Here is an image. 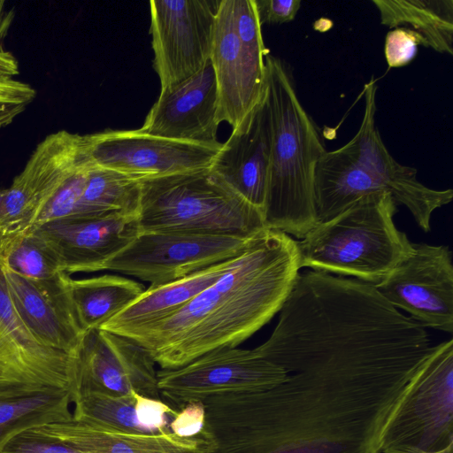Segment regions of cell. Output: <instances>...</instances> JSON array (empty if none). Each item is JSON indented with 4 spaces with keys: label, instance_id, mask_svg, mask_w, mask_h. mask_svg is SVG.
<instances>
[{
    "label": "cell",
    "instance_id": "cell-29",
    "mask_svg": "<svg viewBox=\"0 0 453 453\" xmlns=\"http://www.w3.org/2000/svg\"><path fill=\"white\" fill-rule=\"evenodd\" d=\"M0 453H85L64 441L35 429L22 432L9 440Z\"/></svg>",
    "mask_w": 453,
    "mask_h": 453
},
{
    "label": "cell",
    "instance_id": "cell-24",
    "mask_svg": "<svg viewBox=\"0 0 453 453\" xmlns=\"http://www.w3.org/2000/svg\"><path fill=\"white\" fill-rule=\"evenodd\" d=\"M381 23L415 32L422 45L453 53V0H373Z\"/></svg>",
    "mask_w": 453,
    "mask_h": 453
},
{
    "label": "cell",
    "instance_id": "cell-17",
    "mask_svg": "<svg viewBox=\"0 0 453 453\" xmlns=\"http://www.w3.org/2000/svg\"><path fill=\"white\" fill-rule=\"evenodd\" d=\"M0 376L77 393V357L40 342L17 313L0 262Z\"/></svg>",
    "mask_w": 453,
    "mask_h": 453
},
{
    "label": "cell",
    "instance_id": "cell-32",
    "mask_svg": "<svg viewBox=\"0 0 453 453\" xmlns=\"http://www.w3.org/2000/svg\"><path fill=\"white\" fill-rule=\"evenodd\" d=\"M205 424V408L202 401L185 404L172 418L169 428L179 437L191 438L203 432Z\"/></svg>",
    "mask_w": 453,
    "mask_h": 453
},
{
    "label": "cell",
    "instance_id": "cell-7",
    "mask_svg": "<svg viewBox=\"0 0 453 453\" xmlns=\"http://www.w3.org/2000/svg\"><path fill=\"white\" fill-rule=\"evenodd\" d=\"M380 453H453V340L435 346L387 423Z\"/></svg>",
    "mask_w": 453,
    "mask_h": 453
},
{
    "label": "cell",
    "instance_id": "cell-3",
    "mask_svg": "<svg viewBox=\"0 0 453 453\" xmlns=\"http://www.w3.org/2000/svg\"><path fill=\"white\" fill-rule=\"evenodd\" d=\"M265 92L273 137L263 208L265 225L302 239L318 224L314 173L326 150L315 123L299 101L288 66L269 54L265 57Z\"/></svg>",
    "mask_w": 453,
    "mask_h": 453
},
{
    "label": "cell",
    "instance_id": "cell-5",
    "mask_svg": "<svg viewBox=\"0 0 453 453\" xmlns=\"http://www.w3.org/2000/svg\"><path fill=\"white\" fill-rule=\"evenodd\" d=\"M140 232L250 239L265 229L263 211L211 168L140 179Z\"/></svg>",
    "mask_w": 453,
    "mask_h": 453
},
{
    "label": "cell",
    "instance_id": "cell-9",
    "mask_svg": "<svg viewBox=\"0 0 453 453\" xmlns=\"http://www.w3.org/2000/svg\"><path fill=\"white\" fill-rule=\"evenodd\" d=\"M221 0H151L153 68L161 89L199 72L210 60Z\"/></svg>",
    "mask_w": 453,
    "mask_h": 453
},
{
    "label": "cell",
    "instance_id": "cell-19",
    "mask_svg": "<svg viewBox=\"0 0 453 453\" xmlns=\"http://www.w3.org/2000/svg\"><path fill=\"white\" fill-rule=\"evenodd\" d=\"M4 270L14 308L35 338L50 348L76 356L84 332L70 300V275L65 273L54 280L37 282L5 267Z\"/></svg>",
    "mask_w": 453,
    "mask_h": 453
},
{
    "label": "cell",
    "instance_id": "cell-36",
    "mask_svg": "<svg viewBox=\"0 0 453 453\" xmlns=\"http://www.w3.org/2000/svg\"><path fill=\"white\" fill-rule=\"evenodd\" d=\"M27 106L25 104H0V129L12 123Z\"/></svg>",
    "mask_w": 453,
    "mask_h": 453
},
{
    "label": "cell",
    "instance_id": "cell-23",
    "mask_svg": "<svg viewBox=\"0 0 453 453\" xmlns=\"http://www.w3.org/2000/svg\"><path fill=\"white\" fill-rule=\"evenodd\" d=\"M144 290L138 281L119 275L68 280L70 300L84 333L100 328L133 303Z\"/></svg>",
    "mask_w": 453,
    "mask_h": 453
},
{
    "label": "cell",
    "instance_id": "cell-4",
    "mask_svg": "<svg viewBox=\"0 0 453 453\" xmlns=\"http://www.w3.org/2000/svg\"><path fill=\"white\" fill-rule=\"evenodd\" d=\"M397 204L388 192L365 195L296 241L299 267L353 277L373 286L414 250L395 226Z\"/></svg>",
    "mask_w": 453,
    "mask_h": 453
},
{
    "label": "cell",
    "instance_id": "cell-20",
    "mask_svg": "<svg viewBox=\"0 0 453 453\" xmlns=\"http://www.w3.org/2000/svg\"><path fill=\"white\" fill-rule=\"evenodd\" d=\"M85 453H212L213 447L200 433L191 438L173 433H120L71 420L33 428Z\"/></svg>",
    "mask_w": 453,
    "mask_h": 453
},
{
    "label": "cell",
    "instance_id": "cell-27",
    "mask_svg": "<svg viewBox=\"0 0 453 453\" xmlns=\"http://www.w3.org/2000/svg\"><path fill=\"white\" fill-rule=\"evenodd\" d=\"M0 262L14 273L37 282L51 281L65 273L55 252L34 232L0 241Z\"/></svg>",
    "mask_w": 453,
    "mask_h": 453
},
{
    "label": "cell",
    "instance_id": "cell-37",
    "mask_svg": "<svg viewBox=\"0 0 453 453\" xmlns=\"http://www.w3.org/2000/svg\"><path fill=\"white\" fill-rule=\"evenodd\" d=\"M13 19V11L6 7L5 1L0 0V50H4L3 42L8 34Z\"/></svg>",
    "mask_w": 453,
    "mask_h": 453
},
{
    "label": "cell",
    "instance_id": "cell-11",
    "mask_svg": "<svg viewBox=\"0 0 453 453\" xmlns=\"http://www.w3.org/2000/svg\"><path fill=\"white\" fill-rule=\"evenodd\" d=\"M374 287L422 326L453 333V265L447 245L414 243L412 253Z\"/></svg>",
    "mask_w": 453,
    "mask_h": 453
},
{
    "label": "cell",
    "instance_id": "cell-22",
    "mask_svg": "<svg viewBox=\"0 0 453 453\" xmlns=\"http://www.w3.org/2000/svg\"><path fill=\"white\" fill-rule=\"evenodd\" d=\"M239 255L179 280L150 286L133 303L100 328L126 335L168 318L228 272Z\"/></svg>",
    "mask_w": 453,
    "mask_h": 453
},
{
    "label": "cell",
    "instance_id": "cell-12",
    "mask_svg": "<svg viewBox=\"0 0 453 453\" xmlns=\"http://www.w3.org/2000/svg\"><path fill=\"white\" fill-rule=\"evenodd\" d=\"M91 161L135 179L211 168L222 143L204 144L150 135L136 130L86 134Z\"/></svg>",
    "mask_w": 453,
    "mask_h": 453
},
{
    "label": "cell",
    "instance_id": "cell-21",
    "mask_svg": "<svg viewBox=\"0 0 453 453\" xmlns=\"http://www.w3.org/2000/svg\"><path fill=\"white\" fill-rule=\"evenodd\" d=\"M74 394L65 388L0 377V449L15 435L73 420Z\"/></svg>",
    "mask_w": 453,
    "mask_h": 453
},
{
    "label": "cell",
    "instance_id": "cell-31",
    "mask_svg": "<svg viewBox=\"0 0 453 453\" xmlns=\"http://www.w3.org/2000/svg\"><path fill=\"white\" fill-rule=\"evenodd\" d=\"M422 45L420 37L413 31L396 27L387 34L385 57L390 67H400L410 63Z\"/></svg>",
    "mask_w": 453,
    "mask_h": 453
},
{
    "label": "cell",
    "instance_id": "cell-30",
    "mask_svg": "<svg viewBox=\"0 0 453 453\" xmlns=\"http://www.w3.org/2000/svg\"><path fill=\"white\" fill-rule=\"evenodd\" d=\"M132 394L139 423L154 434L170 433L169 424L178 411L157 398L148 397L135 391H132Z\"/></svg>",
    "mask_w": 453,
    "mask_h": 453
},
{
    "label": "cell",
    "instance_id": "cell-8",
    "mask_svg": "<svg viewBox=\"0 0 453 453\" xmlns=\"http://www.w3.org/2000/svg\"><path fill=\"white\" fill-rule=\"evenodd\" d=\"M251 239V238H250ZM250 239L178 232H140L104 270L163 285L231 259Z\"/></svg>",
    "mask_w": 453,
    "mask_h": 453
},
{
    "label": "cell",
    "instance_id": "cell-10",
    "mask_svg": "<svg viewBox=\"0 0 453 453\" xmlns=\"http://www.w3.org/2000/svg\"><path fill=\"white\" fill-rule=\"evenodd\" d=\"M286 379L285 371L254 349L226 347L209 351L187 365L157 372L159 392L182 408L224 394L269 389Z\"/></svg>",
    "mask_w": 453,
    "mask_h": 453
},
{
    "label": "cell",
    "instance_id": "cell-28",
    "mask_svg": "<svg viewBox=\"0 0 453 453\" xmlns=\"http://www.w3.org/2000/svg\"><path fill=\"white\" fill-rule=\"evenodd\" d=\"M90 165L91 159L87 146L83 157L40 211L31 230L73 215L84 191Z\"/></svg>",
    "mask_w": 453,
    "mask_h": 453
},
{
    "label": "cell",
    "instance_id": "cell-33",
    "mask_svg": "<svg viewBox=\"0 0 453 453\" xmlns=\"http://www.w3.org/2000/svg\"><path fill=\"white\" fill-rule=\"evenodd\" d=\"M261 26L291 21L300 9V0H255Z\"/></svg>",
    "mask_w": 453,
    "mask_h": 453
},
{
    "label": "cell",
    "instance_id": "cell-1",
    "mask_svg": "<svg viewBox=\"0 0 453 453\" xmlns=\"http://www.w3.org/2000/svg\"><path fill=\"white\" fill-rule=\"evenodd\" d=\"M254 349L286 379L201 400L212 453H380L382 432L426 359L342 340L269 337Z\"/></svg>",
    "mask_w": 453,
    "mask_h": 453
},
{
    "label": "cell",
    "instance_id": "cell-26",
    "mask_svg": "<svg viewBox=\"0 0 453 453\" xmlns=\"http://www.w3.org/2000/svg\"><path fill=\"white\" fill-rule=\"evenodd\" d=\"M134 397L82 391L75 395L73 419L88 426L120 433L152 434L137 420Z\"/></svg>",
    "mask_w": 453,
    "mask_h": 453
},
{
    "label": "cell",
    "instance_id": "cell-34",
    "mask_svg": "<svg viewBox=\"0 0 453 453\" xmlns=\"http://www.w3.org/2000/svg\"><path fill=\"white\" fill-rule=\"evenodd\" d=\"M35 96V89L28 83L16 79L0 81V104L27 105Z\"/></svg>",
    "mask_w": 453,
    "mask_h": 453
},
{
    "label": "cell",
    "instance_id": "cell-2",
    "mask_svg": "<svg viewBox=\"0 0 453 453\" xmlns=\"http://www.w3.org/2000/svg\"><path fill=\"white\" fill-rule=\"evenodd\" d=\"M296 241L265 228L235 265L168 318L126 335L161 369H175L213 349L237 347L279 312L299 274Z\"/></svg>",
    "mask_w": 453,
    "mask_h": 453
},
{
    "label": "cell",
    "instance_id": "cell-14",
    "mask_svg": "<svg viewBox=\"0 0 453 453\" xmlns=\"http://www.w3.org/2000/svg\"><path fill=\"white\" fill-rule=\"evenodd\" d=\"M376 83L372 79L365 85V111L360 127L343 150L374 173L386 186L396 204L404 205L418 226L430 231L434 211L449 203L453 190H436L422 184L415 168L396 162L385 147L375 125Z\"/></svg>",
    "mask_w": 453,
    "mask_h": 453
},
{
    "label": "cell",
    "instance_id": "cell-13",
    "mask_svg": "<svg viewBox=\"0 0 453 453\" xmlns=\"http://www.w3.org/2000/svg\"><path fill=\"white\" fill-rule=\"evenodd\" d=\"M76 357L77 393L94 391L121 396L135 391L159 397L156 362L147 349L127 336L101 328L88 330Z\"/></svg>",
    "mask_w": 453,
    "mask_h": 453
},
{
    "label": "cell",
    "instance_id": "cell-6",
    "mask_svg": "<svg viewBox=\"0 0 453 453\" xmlns=\"http://www.w3.org/2000/svg\"><path fill=\"white\" fill-rule=\"evenodd\" d=\"M255 0H221L210 60L218 87L217 119L237 127L265 90L269 54Z\"/></svg>",
    "mask_w": 453,
    "mask_h": 453
},
{
    "label": "cell",
    "instance_id": "cell-15",
    "mask_svg": "<svg viewBox=\"0 0 453 453\" xmlns=\"http://www.w3.org/2000/svg\"><path fill=\"white\" fill-rule=\"evenodd\" d=\"M30 232L42 237L67 274L104 270L140 233L138 217L119 213L72 215Z\"/></svg>",
    "mask_w": 453,
    "mask_h": 453
},
{
    "label": "cell",
    "instance_id": "cell-16",
    "mask_svg": "<svg viewBox=\"0 0 453 453\" xmlns=\"http://www.w3.org/2000/svg\"><path fill=\"white\" fill-rule=\"evenodd\" d=\"M218 87L211 60L187 80L161 89L140 132L172 140L216 144Z\"/></svg>",
    "mask_w": 453,
    "mask_h": 453
},
{
    "label": "cell",
    "instance_id": "cell-18",
    "mask_svg": "<svg viewBox=\"0 0 453 453\" xmlns=\"http://www.w3.org/2000/svg\"><path fill=\"white\" fill-rule=\"evenodd\" d=\"M272 119L265 90L232 134L211 169L231 188L263 211L272 150Z\"/></svg>",
    "mask_w": 453,
    "mask_h": 453
},
{
    "label": "cell",
    "instance_id": "cell-35",
    "mask_svg": "<svg viewBox=\"0 0 453 453\" xmlns=\"http://www.w3.org/2000/svg\"><path fill=\"white\" fill-rule=\"evenodd\" d=\"M19 73V63L14 55L6 50H0V81L15 79Z\"/></svg>",
    "mask_w": 453,
    "mask_h": 453
},
{
    "label": "cell",
    "instance_id": "cell-25",
    "mask_svg": "<svg viewBox=\"0 0 453 453\" xmlns=\"http://www.w3.org/2000/svg\"><path fill=\"white\" fill-rule=\"evenodd\" d=\"M140 201L139 179L91 161L85 188L73 215L119 213L138 217Z\"/></svg>",
    "mask_w": 453,
    "mask_h": 453
}]
</instances>
